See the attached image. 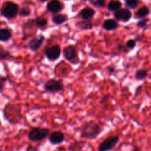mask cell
<instances>
[{
    "instance_id": "cell-3",
    "label": "cell",
    "mask_w": 151,
    "mask_h": 151,
    "mask_svg": "<svg viewBox=\"0 0 151 151\" xmlns=\"http://www.w3.org/2000/svg\"><path fill=\"white\" fill-rule=\"evenodd\" d=\"M19 6L16 3L12 2V1H7L1 8V14L6 19H10L16 17L19 13Z\"/></svg>"
},
{
    "instance_id": "cell-17",
    "label": "cell",
    "mask_w": 151,
    "mask_h": 151,
    "mask_svg": "<svg viewBox=\"0 0 151 151\" xmlns=\"http://www.w3.org/2000/svg\"><path fill=\"white\" fill-rule=\"evenodd\" d=\"M35 20V24L38 28L41 29H45L48 24V20L47 19L44 17H38Z\"/></svg>"
},
{
    "instance_id": "cell-36",
    "label": "cell",
    "mask_w": 151,
    "mask_h": 151,
    "mask_svg": "<svg viewBox=\"0 0 151 151\" xmlns=\"http://www.w3.org/2000/svg\"><path fill=\"white\" fill-rule=\"evenodd\" d=\"M84 1H87V0H84Z\"/></svg>"
},
{
    "instance_id": "cell-30",
    "label": "cell",
    "mask_w": 151,
    "mask_h": 151,
    "mask_svg": "<svg viewBox=\"0 0 151 151\" xmlns=\"http://www.w3.org/2000/svg\"><path fill=\"white\" fill-rule=\"evenodd\" d=\"M109 98H110V95H109V94H106V95L103 96V98H102L101 103H107V102L109 101Z\"/></svg>"
},
{
    "instance_id": "cell-32",
    "label": "cell",
    "mask_w": 151,
    "mask_h": 151,
    "mask_svg": "<svg viewBox=\"0 0 151 151\" xmlns=\"http://www.w3.org/2000/svg\"><path fill=\"white\" fill-rule=\"evenodd\" d=\"M115 69H116V68H115L114 66H110L108 68V70H109V72L110 74L114 73L115 72Z\"/></svg>"
},
{
    "instance_id": "cell-33",
    "label": "cell",
    "mask_w": 151,
    "mask_h": 151,
    "mask_svg": "<svg viewBox=\"0 0 151 151\" xmlns=\"http://www.w3.org/2000/svg\"><path fill=\"white\" fill-rule=\"evenodd\" d=\"M141 89H142V86H139L138 88H137V91H136V94H137V95L139 94V91H141Z\"/></svg>"
},
{
    "instance_id": "cell-25",
    "label": "cell",
    "mask_w": 151,
    "mask_h": 151,
    "mask_svg": "<svg viewBox=\"0 0 151 151\" xmlns=\"http://www.w3.org/2000/svg\"><path fill=\"white\" fill-rule=\"evenodd\" d=\"M19 13L21 16H23V17H25V16H29L31 13V10L29 7H24L19 10Z\"/></svg>"
},
{
    "instance_id": "cell-16",
    "label": "cell",
    "mask_w": 151,
    "mask_h": 151,
    "mask_svg": "<svg viewBox=\"0 0 151 151\" xmlns=\"http://www.w3.org/2000/svg\"><path fill=\"white\" fill-rule=\"evenodd\" d=\"M68 18L66 15L64 14H56L52 17V22L55 24L60 25L62 24L65 23L67 21Z\"/></svg>"
},
{
    "instance_id": "cell-10",
    "label": "cell",
    "mask_w": 151,
    "mask_h": 151,
    "mask_svg": "<svg viewBox=\"0 0 151 151\" xmlns=\"http://www.w3.org/2000/svg\"><path fill=\"white\" fill-rule=\"evenodd\" d=\"M50 142L53 145H57L63 143L65 140V135L60 131H55L50 135Z\"/></svg>"
},
{
    "instance_id": "cell-28",
    "label": "cell",
    "mask_w": 151,
    "mask_h": 151,
    "mask_svg": "<svg viewBox=\"0 0 151 151\" xmlns=\"http://www.w3.org/2000/svg\"><path fill=\"white\" fill-rule=\"evenodd\" d=\"M137 27L140 28H147V19H142L139 21L137 23Z\"/></svg>"
},
{
    "instance_id": "cell-20",
    "label": "cell",
    "mask_w": 151,
    "mask_h": 151,
    "mask_svg": "<svg viewBox=\"0 0 151 151\" xmlns=\"http://www.w3.org/2000/svg\"><path fill=\"white\" fill-rule=\"evenodd\" d=\"M147 71L145 69H139L135 73V78L137 81H142L147 77Z\"/></svg>"
},
{
    "instance_id": "cell-14",
    "label": "cell",
    "mask_w": 151,
    "mask_h": 151,
    "mask_svg": "<svg viewBox=\"0 0 151 151\" xmlns=\"http://www.w3.org/2000/svg\"><path fill=\"white\" fill-rule=\"evenodd\" d=\"M12 32L7 28H1L0 29V41L7 42L11 38Z\"/></svg>"
},
{
    "instance_id": "cell-22",
    "label": "cell",
    "mask_w": 151,
    "mask_h": 151,
    "mask_svg": "<svg viewBox=\"0 0 151 151\" xmlns=\"http://www.w3.org/2000/svg\"><path fill=\"white\" fill-rule=\"evenodd\" d=\"M10 57V52L7 50H4V49H1L0 50V61L2 60H7L8 58Z\"/></svg>"
},
{
    "instance_id": "cell-26",
    "label": "cell",
    "mask_w": 151,
    "mask_h": 151,
    "mask_svg": "<svg viewBox=\"0 0 151 151\" xmlns=\"http://www.w3.org/2000/svg\"><path fill=\"white\" fill-rule=\"evenodd\" d=\"M91 3L97 7H103L106 5L105 0H91Z\"/></svg>"
},
{
    "instance_id": "cell-29",
    "label": "cell",
    "mask_w": 151,
    "mask_h": 151,
    "mask_svg": "<svg viewBox=\"0 0 151 151\" xmlns=\"http://www.w3.org/2000/svg\"><path fill=\"white\" fill-rule=\"evenodd\" d=\"M7 78H0V93H1L4 90V83L7 81Z\"/></svg>"
},
{
    "instance_id": "cell-21",
    "label": "cell",
    "mask_w": 151,
    "mask_h": 151,
    "mask_svg": "<svg viewBox=\"0 0 151 151\" xmlns=\"http://www.w3.org/2000/svg\"><path fill=\"white\" fill-rule=\"evenodd\" d=\"M149 13H150V10H149L148 7L146 6H143V7H140L138 11L137 12V16L138 18H144L147 16Z\"/></svg>"
},
{
    "instance_id": "cell-13",
    "label": "cell",
    "mask_w": 151,
    "mask_h": 151,
    "mask_svg": "<svg viewBox=\"0 0 151 151\" xmlns=\"http://www.w3.org/2000/svg\"><path fill=\"white\" fill-rule=\"evenodd\" d=\"M95 14V10L91 7H85L80 13V15L83 20H91Z\"/></svg>"
},
{
    "instance_id": "cell-12",
    "label": "cell",
    "mask_w": 151,
    "mask_h": 151,
    "mask_svg": "<svg viewBox=\"0 0 151 151\" xmlns=\"http://www.w3.org/2000/svg\"><path fill=\"white\" fill-rule=\"evenodd\" d=\"M119 27V24L115 19H109L103 23V28L106 31H113Z\"/></svg>"
},
{
    "instance_id": "cell-15",
    "label": "cell",
    "mask_w": 151,
    "mask_h": 151,
    "mask_svg": "<svg viewBox=\"0 0 151 151\" xmlns=\"http://www.w3.org/2000/svg\"><path fill=\"white\" fill-rule=\"evenodd\" d=\"M86 142L82 141H75L69 146V151H81L85 146Z\"/></svg>"
},
{
    "instance_id": "cell-35",
    "label": "cell",
    "mask_w": 151,
    "mask_h": 151,
    "mask_svg": "<svg viewBox=\"0 0 151 151\" xmlns=\"http://www.w3.org/2000/svg\"><path fill=\"white\" fill-rule=\"evenodd\" d=\"M40 1H42V2H44V1H47V0H40Z\"/></svg>"
},
{
    "instance_id": "cell-31",
    "label": "cell",
    "mask_w": 151,
    "mask_h": 151,
    "mask_svg": "<svg viewBox=\"0 0 151 151\" xmlns=\"http://www.w3.org/2000/svg\"><path fill=\"white\" fill-rule=\"evenodd\" d=\"M126 47L124 45H122V44H118L117 45V50L119 51H126Z\"/></svg>"
},
{
    "instance_id": "cell-27",
    "label": "cell",
    "mask_w": 151,
    "mask_h": 151,
    "mask_svg": "<svg viewBox=\"0 0 151 151\" xmlns=\"http://www.w3.org/2000/svg\"><path fill=\"white\" fill-rule=\"evenodd\" d=\"M137 41H136L135 39H129L126 42V44H125V47L128 49H131V50H133L136 47V45H137Z\"/></svg>"
},
{
    "instance_id": "cell-18",
    "label": "cell",
    "mask_w": 151,
    "mask_h": 151,
    "mask_svg": "<svg viewBox=\"0 0 151 151\" xmlns=\"http://www.w3.org/2000/svg\"><path fill=\"white\" fill-rule=\"evenodd\" d=\"M121 6H122V3L119 0H112L108 4V10L110 11L116 12V10L121 8Z\"/></svg>"
},
{
    "instance_id": "cell-4",
    "label": "cell",
    "mask_w": 151,
    "mask_h": 151,
    "mask_svg": "<svg viewBox=\"0 0 151 151\" xmlns=\"http://www.w3.org/2000/svg\"><path fill=\"white\" fill-rule=\"evenodd\" d=\"M119 141V136H112L105 139L98 146V151H110L113 150Z\"/></svg>"
},
{
    "instance_id": "cell-24",
    "label": "cell",
    "mask_w": 151,
    "mask_h": 151,
    "mask_svg": "<svg viewBox=\"0 0 151 151\" xmlns=\"http://www.w3.org/2000/svg\"><path fill=\"white\" fill-rule=\"evenodd\" d=\"M139 0H125V4L128 8L134 9L137 7Z\"/></svg>"
},
{
    "instance_id": "cell-6",
    "label": "cell",
    "mask_w": 151,
    "mask_h": 151,
    "mask_svg": "<svg viewBox=\"0 0 151 151\" xmlns=\"http://www.w3.org/2000/svg\"><path fill=\"white\" fill-rule=\"evenodd\" d=\"M44 54L50 61H55L60 58L61 54V49L59 45H52L47 47L44 50Z\"/></svg>"
},
{
    "instance_id": "cell-7",
    "label": "cell",
    "mask_w": 151,
    "mask_h": 151,
    "mask_svg": "<svg viewBox=\"0 0 151 151\" xmlns=\"http://www.w3.org/2000/svg\"><path fill=\"white\" fill-rule=\"evenodd\" d=\"M45 41V36L40 35L37 37H34L28 42V48L32 52H37L41 47Z\"/></svg>"
},
{
    "instance_id": "cell-23",
    "label": "cell",
    "mask_w": 151,
    "mask_h": 151,
    "mask_svg": "<svg viewBox=\"0 0 151 151\" xmlns=\"http://www.w3.org/2000/svg\"><path fill=\"white\" fill-rule=\"evenodd\" d=\"M36 27L35 24V19H30V20L27 21L26 23L24 25V29H32L34 27Z\"/></svg>"
},
{
    "instance_id": "cell-5",
    "label": "cell",
    "mask_w": 151,
    "mask_h": 151,
    "mask_svg": "<svg viewBox=\"0 0 151 151\" xmlns=\"http://www.w3.org/2000/svg\"><path fill=\"white\" fill-rule=\"evenodd\" d=\"M44 88L46 91L50 93H57L60 91H63L64 88V86L62 83L61 81H57L55 79H51L47 81L44 83Z\"/></svg>"
},
{
    "instance_id": "cell-19",
    "label": "cell",
    "mask_w": 151,
    "mask_h": 151,
    "mask_svg": "<svg viewBox=\"0 0 151 151\" xmlns=\"http://www.w3.org/2000/svg\"><path fill=\"white\" fill-rule=\"evenodd\" d=\"M78 26L81 29H91L93 27V24L91 20H83L78 22Z\"/></svg>"
},
{
    "instance_id": "cell-8",
    "label": "cell",
    "mask_w": 151,
    "mask_h": 151,
    "mask_svg": "<svg viewBox=\"0 0 151 151\" xmlns=\"http://www.w3.org/2000/svg\"><path fill=\"white\" fill-rule=\"evenodd\" d=\"M131 17H132V13L128 8H120L114 13V18L116 21L128 22Z\"/></svg>"
},
{
    "instance_id": "cell-9",
    "label": "cell",
    "mask_w": 151,
    "mask_h": 151,
    "mask_svg": "<svg viewBox=\"0 0 151 151\" xmlns=\"http://www.w3.org/2000/svg\"><path fill=\"white\" fill-rule=\"evenodd\" d=\"M63 56L65 59L69 61H72L78 55L76 47L74 45H67L63 48Z\"/></svg>"
},
{
    "instance_id": "cell-2",
    "label": "cell",
    "mask_w": 151,
    "mask_h": 151,
    "mask_svg": "<svg viewBox=\"0 0 151 151\" xmlns=\"http://www.w3.org/2000/svg\"><path fill=\"white\" fill-rule=\"evenodd\" d=\"M50 135V131L47 128L35 127L28 133V139L31 142H41Z\"/></svg>"
},
{
    "instance_id": "cell-34",
    "label": "cell",
    "mask_w": 151,
    "mask_h": 151,
    "mask_svg": "<svg viewBox=\"0 0 151 151\" xmlns=\"http://www.w3.org/2000/svg\"><path fill=\"white\" fill-rule=\"evenodd\" d=\"M132 151H142V150L140 148H139V147H136L134 150H133Z\"/></svg>"
},
{
    "instance_id": "cell-1",
    "label": "cell",
    "mask_w": 151,
    "mask_h": 151,
    "mask_svg": "<svg viewBox=\"0 0 151 151\" xmlns=\"http://www.w3.org/2000/svg\"><path fill=\"white\" fill-rule=\"evenodd\" d=\"M103 129L99 124L90 121L84 123L81 128V137L88 140H94L103 132Z\"/></svg>"
},
{
    "instance_id": "cell-11",
    "label": "cell",
    "mask_w": 151,
    "mask_h": 151,
    "mask_svg": "<svg viewBox=\"0 0 151 151\" xmlns=\"http://www.w3.org/2000/svg\"><path fill=\"white\" fill-rule=\"evenodd\" d=\"M63 8V4L58 0H52L47 4V10L51 13H58L61 11Z\"/></svg>"
}]
</instances>
